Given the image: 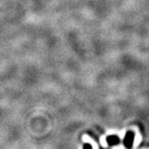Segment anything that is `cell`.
<instances>
[{"mask_svg": "<svg viewBox=\"0 0 149 149\" xmlns=\"http://www.w3.org/2000/svg\"><path fill=\"white\" fill-rule=\"evenodd\" d=\"M82 139H83V141L85 142V143H90L92 145V148H93V149H98V146H97V144H96V143H95L92 139L88 136V135H84L83 136V138H82Z\"/></svg>", "mask_w": 149, "mask_h": 149, "instance_id": "obj_1", "label": "cell"}]
</instances>
